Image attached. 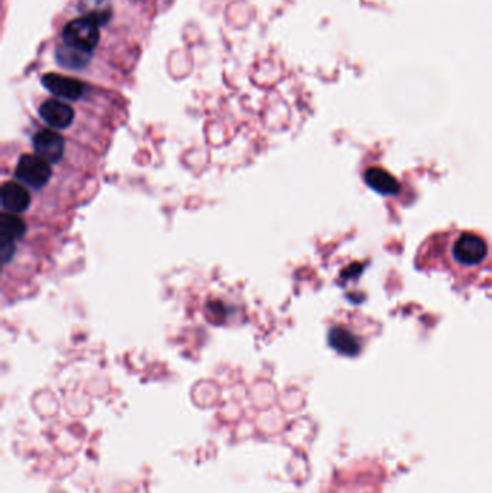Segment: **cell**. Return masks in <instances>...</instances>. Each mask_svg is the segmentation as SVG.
<instances>
[{
    "label": "cell",
    "mask_w": 492,
    "mask_h": 493,
    "mask_svg": "<svg viewBox=\"0 0 492 493\" xmlns=\"http://www.w3.org/2000/svg\"><path fill=\"white\" fill-rule=\"evenodd\" d=\"M329 343L335 350L344 355H355L358 353V350H360V345H358L356 339L348 331L342 328L331 329Z\"/></svg>",
    "instance_id": "8fae6325"
},
{
    "label": "cell",
    "mask_w": 492,
    "mask_h": 493,
    "mask_svg": "<svg viewBox=\"0 0 492 493\" xmlns=\"http://www.w3.org/2000/svg\"><path fill=\"white\" fill-rule=\"evenodd\" d=\"M488 254V245L485 240L476 234H462L454 245V257L464 265H476Z\"/></svg>",
    "instance_id": "5b68a950"
},
{
    "label": "cell",
    "mask_w": 492,
    "mask_h": 493,
    "mask_svg": "<svg viewBox=\"0 0 492 493\" xmlns=\"http://www.w3.org/2000/svg\"><path fill=\"white\" fill-rule=\"evenodd\" d=\"M32 196L21 182H6L2 187V208L11 214H22L31 206Z\"/></svg>",
    "instance_id": "ba28073f"
},
{
    "label": "cell",
    "mask_w": 492,
    "mask_h": 493,
    "mask_svg": "<svg viewBox=\"0 0 492 493\" xmlns=\"http://www.w3.org/2000/svg\"><path fill=\"white\" fill-rule=\"evenodd\" d=\"M366 182L370 188L381 195H395L400 191V185L395 177L381 167H371L366 172Z\"/></svg>",
    "instance_id": "9c48e42d"
},
{
    "label": "cell",
    "mask_w": 492,
    "mask_h": 493,
    "mask_svg": "<svg viewBox=\"0 0 492 493\" xmlns=\"http://www.w3.org/2000/svg\"><path fill=\"white\" fill-rule=\"evenodd\" d=\"M51 175H53L51 163H48L47 160L42 159L38 155L21 156L15 169V177L18 179V181L22 185L36 191L42 189L50 182Z\"/></svg>",
    "instance_id": "7a4b0ae2"
},
{
    "label": "cell",
    "mask_w": 492,
    "mask_h": 493,
    "mask_svg": "<svg viewBox=\"0 0 492 493\" xmlns=\"http://www.w3.org/2000/svg\"><path fill=\"white\" fill-rule=\"evenodd\" d=\"M32 146L35 155L40 156L51 165L61 162L65 150L64 138L60 133L50 128L39 130L32 138Z\"/></svg>",
    "instance_id": "277c9868"
},
{
    "label": "cell",
    "mask_w": 492,
    "mask_h": 493,
    "mask_svg": "<svg viewBox=\"0 0 492 493\" xmlns=\"http://www.w3.org/2000/svg\"><path fill=\"white\" fill-rule=\"evenodd\" d=\"M62 38L67 47L89 55L97 47L100 40V32L96 23L81 18L70 22L64 28Z\"/></svg>",
    "instance_id": "6da1fadb"
},
{
    "label": "cell",
    "mask_w": 492,
    "mask_h": 493,
    "mask_svg": "<svg viewBox=\"0 0 492 493\" xmlns=\"http://www.w3.org/2000/svg\"><path fill=\"white\" fill-rule=\"evenodd\" d=\"M26 223L18 214L4 212L0 215V257L8 264L16 251V243L23 238Z\"/></svg>",
    "instance_id": "3957f363"
},
{
    "label": "cell",
    "mask_w": 492,
    "mask_h": 493,
    "mask_svg": "<svg viewBox=\"0 0 492 493\" xmlns=\"http://www.w3.org/2000/svg\"><path fill=\"white\" fill-rule=\"evenodd\" d=\"M43 87L51 92L54 96L64 100H80L84 96L85 85L74 78L58 75V74H47L42 77Z\"/></svg>",
    "instance_id": "8992f818"
},
{
    "label": "cell",
    "mask_w": 492,
    "mask_h": 493,
    "mask_svg": "<svg viewBox=\"0 0 492 493\" xmlns=\"http://www.w3.org/2000/svg\"><path fill=\"white\" fill-rule=\"evenodd\" d=\"M40 118L54 128H68L75 117L72 107L60 100H48L39 107Z\"/></svg>",
    "instance_id": "52a82bcc"
},
{
    "label": "cell",
    "mask_w": 492,
    "mask_h": 493,
    "mask_svg": "<svg viewBox=\"0 0 492 493\" xmlns=\"http://www.w3.org/2000/svg\"><path fill=\"white\" fill-rule=\"evenodd\" d=\"M58 58L61 61L62 65L65 67H70V68H80L82 65L87 64V60H88V55L87 54H82V52H78L70 47H65L60 50L58 52Z\"/></svg>",
    "instance_id": "7c38bea8"
},
{
    "label": "cell",
    "mask_w": 492,
    "mask_h": 493,
    "mask_svg": "<svg viewBox=\"0 0 492 493\" xmlns=\"http://www.w3.org/2000/svg\"><path fill=\"white\" fill-rule=\"evenodd\" d=\"M80 9L84 19L99 25H104L111 18V8L107 0H81Z\"/></svg>",
    "instance_id": "30bf717a"
}]
</instances>
